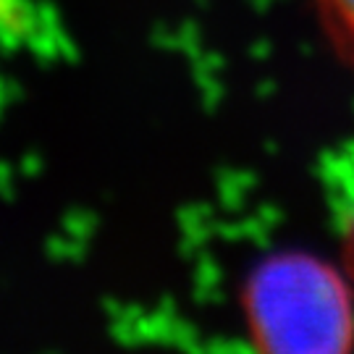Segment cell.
<instances>
[{
    "instance_id": "6da1fadb",
    "label": "cell",
    "mask_w": 354,
    "mask_h": 354,
    "mask_svg": "<svg viewBox=\"0 0 354 354\" xmlns=\"http://www.w3.org/2000/svg\"><path fill=\"white\" fill-rule=\"evenodd\" d=\"M244 317L266 352H346L354 344V286L315 254L276 252L247 279Z\"/></svg>"
},
{
    "instance_id": "7a4b0ae2",
    "label": "cell",
    "mask_w": 354,
    "mask_h": 354,
    "mask_svg": "<svg viewBox=\"0 0 354 354\" xmlns=\"http://www.w3.org/2000/svg\"><path fill=\"white\" fill-rule=\"evenodd\" d=\"M330 50L354 71V0H307Z\"/></svg>"
},
{
    "instance_id": "3957f363",
    "label": "cell",
    "mask_w": 354,
    "mask_h": 354,
    "mask_svg": "<svg viewBox=\"0 0 354 354\" xmlns=\"http://www.w3.org/2000/svg\"><path fill=\"white\" fill-rule=\"evenodd\" d=\"M342 254H344V273L349 276L354 286V200L342 213Z\"/></svg>"
}]
</instances>
